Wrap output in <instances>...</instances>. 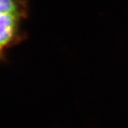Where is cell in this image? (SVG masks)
Returning <instances> with one entry per match:
<instances>
[{
    "mask_svg": "<svg viewBox=\"0 0 128 128\" xmlns=\"http://www.w3.org/2000/svg\"><path fill=\"white\" fill-rule=\"evenodd\" d=\"M25 15L0 14V59L4 57V50L21 38L20 22Z\"/></svg>",
    "mask_w": 128,
    "mask_h": 128,
    "instance_id": "cell-1",
    "label": "cell"
},
{
    "mask_svg": "<svg viewBox=\"0 0 128 128\" xmlns=\"http://www.w3.org/2000/svg\"><path fill=\"white\" fill-rule=\"evenodd\" d=\"M24 2L21 0H0V14H21L25 15Z\"/></svg>",
    "mask_w": 128,
    "mask_h": 128,
    "instance_id": "cell-2",
    "label": "cell"
}]
</instances>
